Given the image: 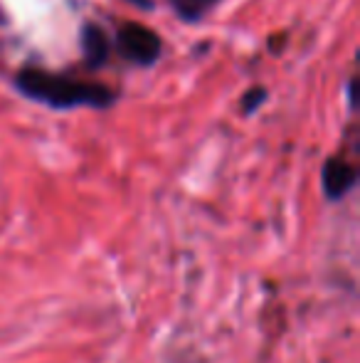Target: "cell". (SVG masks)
<instances>
[{"mask_svg": "<svg viewBox=\"0 0 360 363\" xmlns=\"http://www.w3.org/2000/svg\"><path fill=\"white\" fill-rule=\"evenodd\" d=\"M15 86L28 99L47 104L52 109H77V106H91L104 109L116 101V91L106 89L104 84L94 82H77L62 74L45 72L37 67H25L15 74Z\"/></svg>", "mask_w": 360, "mask_h": 363, "instance_id": "cell-1", "label": "cell"}, {"mask_svg": "<svg viewBox=\"0 0 360 363\" xmlns=\"http://www.w3.org/2000/svg\"><path fill=\"white\" fill-rule=\"evenodd\" d=\"M116 48L126 60L136 65H153L163 52V40L151 28L139 23H124L116 33Z\"/></svg>", "mask_w": 360, "mask_h": 363, "instance_id": "cell-2", "label": "cell"}, {"mask_svg": "<svg viewBox=\"0 0 360 363\" xmlns=\"http://www.w3.org/2000/svg\"><path fill=\"white\" fill-rule=\"evenodd\" d=\"M358 183V168L353 163H348L341 156H331L326 158L321 168V186H323V196L331 203L343 201L348 193L356 188Z\"/></svg>", "mask_w": 360, "mask_h": 363, "instance_id": "cell-3", "label": "cell"}, {"mask_svg": "<svg viewBox=\"0 0 360 363\" xmlns=\"http://www.w3.org/2000/svg\"><path fill=\"white\" fill-rule=\"evenodd\" d=\"M79 45H82L84 62L89 69H96L109 60V38L106 33L94 23H87L79 33Z\"/></svg>", "mask_w": 360, "mask_h": 363, "instance_id": "cell-4", "label": "cell"}, {"mask_svg": "<svg viewBox=\"0 0 360 363\" xmlns=\"http://www.w3.org/2000/svg\"><path fill=\"white\" fill-rule=\"evenodd\" d=\"M215 3H217V0H173L178 15H180V18H185V20H197L202 13H207V10H210Z\"/></svg>", "mask_w": 360, "mask_h": 363, "instance_id": "cell-5", "label": "cell"}, {"mask_svg": "<svg viewBox=\"0 0 360 363\" xmlns=\"http://www.w3.org/2000/svg\"><path fill=\"white\" fill-rule=\"evenodd\" d=\"M265 99H267L265 86H252V89H247L245 94H242V111H245V114H255V111L265 104Z\"/></svg>", "mask_w": 360, "mask_h": 363, "instance_id": "cell-6", "label": "cell"}, {"mask_svg": "<svg viewBox=\"0 0 360 363\" xmlns=\"http://www.w3.org/2000/svg\"><path fill=\"white\" fill-rule=\"evenodd\" d=\"M353 82H356V79H348L346 94H348V104H351V109H356V96H353Z\"/></svg>", "mask_w": 360, "mask_h": 363, "instance_id": "cell-7", "label": "cell"}, {"mask_svg": "<svg viewBox=\"0 0 360 363\" xmlns=\"http://www.w3.org/2000/svg\"><path fill=\"white\" fill-rule=\"evenodd\" d=\"M129 3L139 5V8H146V10H153V3H151V0H129Z\"/></svg>", "mask_w": 360, "mask_h": 363, "instance_id": "cell-8", "label": "cell"}]
</instances>
